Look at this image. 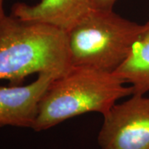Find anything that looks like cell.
I'll return each instance as SVG.
<instances>
[{
  "label": "cell",
  "mask_w": 149,
  "mask_h": 149,
  "mask_svg": "<svg viewBox=\"0 0 149 149\" xmlns=\"http://www.w3.org/2000/svg\"><path fill=\"white\" fill-rule=\"evenodd\" d=\"M71 67L65 31L12 14L0 21V80L19 85L34 73L60 77Z\"/></svg>",
  "instance_id": "obj_1"
},
{
  "label": "cell",
  "mask_w": 149,
  "mask_h": 149,
  "mask_svg": "<svg viewBox=\"0 0 149 149\" xmlns=\"http://www.w3.org/2000/svg\"><path fill=\"white\" fill-rule=\"evenodd\" d=\"M117 0H93V8L100 9H113Z\"/></svg>",
  "instance_id": "obj_8"
},
{
  "label": "cell",
  "mask_w": 149,
  "mask_h": 149,
  "mask_svg": "<svg viewBox=\"0 0 149 149\" xmlns=\"http://www.w3.org/2000/svg\"><path fill=\"white\" fill-rule=\"evenodd\" d=\"M5 17L6 14L3 10V0H0V21L3 20Z\"/></svg>",
  "instance_id": "obj_9"
},
{
  "label": "cell",
  "mask_w": 149,
  "mask_h": 149,
  "mask_svg": "<svg viewBox=\"0 0 149 149\" xmlns=\"http://www.w3.org/2000/svg\"><path fill=\"white\" fill-rule=\"evenodd\" d=\"M100 149H149V97L133 94L104 114Z\"/></svg>",
  "instance_id": "obj_4"
},
{
  "label": "cell",
  "mask_w": 149,
  "mask_h": 149,
  "mask_svg": "<svg viewBox=\"0 0 149 149\" xmlns=\"http://www.w3.org/2000/svg\"><path fill=\"white\" fill-rule=\"evenodd\" d=\"M125 84L115 72L72 66L56 78L43 95L32 128L36 132L47 130L91 112L104 115L118 100L133 95V88Z\"/></svg>",
  "instance_id": "obj_2"
},
{
  "label": "cell",
  "mask_w": 149,
  "mask_h": 149,
  "mask_svg": "<svg viewBox=\"0 0 149 149\" xmlns=\"http://www.w3.org/2000/svg\"><path fill=\"white\" fill-rule=\"evenodd\" d=\"M93 8V0H41L34 5L15 3L11 14L22 20L50 24L67 32Z\"/></svg>",
  "instance_id": "obj_6"
},
{
  "label": "cell",
  "mask_w": 149,
  "mask_h": 149,
  "mask_svg": "<svg viewBox=\"0 0 149 149\" xmlns=\"http://www.w3.org/2000/svg\"><path fill=\"white\" fill-rule=\"evenodd\" d=\"M133 94L145 95L149 91V19L139 34L128 59L115 71Z\"/></svg>",
  "instance_id": "obj_7"
},
{
  "label": "cell",
  "mask_w": 149,
  "mask_h": 149,
  "mask_svg": "<svg viewBox=\"0 0 149 149\" xmlns=\"http://www.w3.org/2000/svg\"><path fill=\"white\" fill-rule=\"evenodd\" d=\"M56 75L40 73L27 85L0 86V128L13 126L32 128L43 95Z\"/></svg>",
  "instance_id": "obj_5"
},
{
  "label": "cell",
  "mask_w": 149,
  "mask_h": 149,
  "mask_svg": "<svg viewBox=\"0 0 149 149\" xmlns=\"http://www.w3.org/2000/svg\"><path fill=\"white\" fill-rule=\"evenodd\" d=\"M143 25L113 9L92 8L66 32L72 66L115 72L128 59Z\"/></svg>",
  "instance_id": "obj_3"
}]
</instances>
